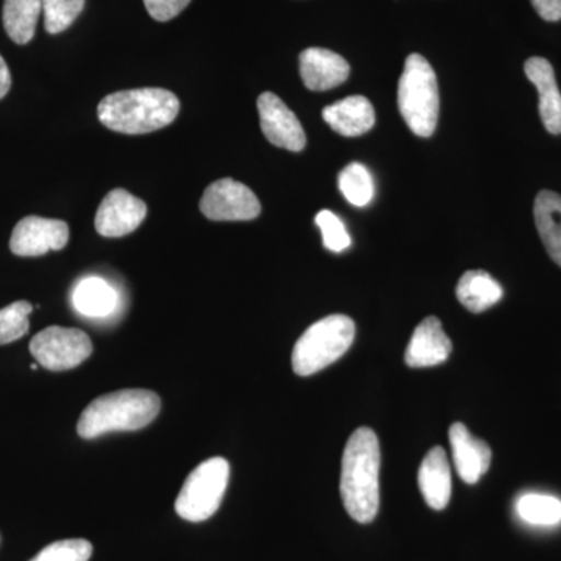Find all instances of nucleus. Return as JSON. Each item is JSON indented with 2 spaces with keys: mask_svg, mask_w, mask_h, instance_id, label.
I'll return each mask as SVG.
<instances>
[{
  "mask_svg": "<svg viewBox=\"0 0 561 561\" xmlns=\"http://www.w3.org/2000/svg\"><path fill=\"white\" fill-rule=\"evenodd\" d=\"M453 343L443 331L437 317H427L413 331L411 342L405 350V364L412 368H430L448 359Z\"/></svg>",
  "mask_w": 561,
  "mask_h": 561,
  "instance_id": "f8f14e48",
  "label": "nucleus"
},
{
  "mask_svg": "<svg viewBox=\"0 0 561 561\" xmlns=\"http://www.w3.org/2000/svg\"><path fill=\"white\" fill-rule=\"evenodd\" d=\"M449 443H451L454 467L461 481L470 485L481 481L491 465L490 446L471 435L467 426L461 423L453 424L449 430Z\"/></svg>",
  "mask_w": 561,
  "mask_h": 561,
  "instance_id": "4468645a",
  "label": "nucleus"
},
{
  "mask_svg": "<svg viewBox=\"0 0 561 561\" xmlns=\"http://www.w3.org/2000/svg\"><path fill=\"white\" fill-rule=\"evenodd\" d=\"M180 101L161 88H139L114 92L99 103V121L110 130L124 135H146L161 130L176 119Z\"/></svg>",
  "mask_w": 561,
  "mask_h": 561,
  "instance_id": "f03ea898",
  "label": "nucleus"
},
{
  "mask_svg": "<svg viewBox=\"0 0 561 561\" xmlns=\"http://www.w3.org/2000/svg\"><path fill=\"white\" fill-rule=\"evenodd\" d=\"M300 73L308 90L328 91L348 80L350 65L335 51L311 47L301 51Z\"/></svg>",
  "mask_w": 561,
  "mask_h": 561,
  "instance_id": "ddd939ff",
  "label": "nucleus"
},
{
  "mask_svg": "<svg viewBox=\"0 0 561 561\" xmlns=\"http://www.w3.org/2000/svg\"><path fill=\"white\" fill-rule=\"evenodd\" d=\"M516 513L530 526L552 527L561 523V501L549 494L527 493L516 501Z\"/></svg>",
  "mask_w": 561,
  "mask_h": 561,
  "instance_id": "4be33fe9",
  "label": "nucleus"
},
{
  "mask_svg": "<svg viewBox=\"0 0 561 561\" xmlns=\"http://www.w3.org/2000/svg\"><path fill=\"white\" fill-rule=\"evenodd\" d=\"M339 187H341L343 197L357 208L367 206L375 195L371 173L360 162H353L343 169L339 175Z\"/></svg>",
  "mask_w": 561,
  "mask_h": 561,
  "instance_id": "5701e85b",
  "label": "nucleus"
},
{
  "mask_svg": "<svg viewBox=\"0 0 561 561\" xmlns=\"http://www.w3.org/2000/svg\"><path fill=\"white\" fill-rule=\"evenodd\" d=\"M72 305L81 316L99 319L114 311L117 295L105 279L91 276L77 284L72 294Z\"/></svg>",
  "mask_w": 561,
  "mask_h": 561,
  "instance_id": "aec40b11",
  "label": "nucleus"
},
{
  "mask_svg": "<svg viewBox=\"0 0 561 561\" xmlns=\"http://www.w3.org/2000/svg\"><path fill=\"white\" fill-rule=\"evenodd\" d=\"M87 0H43L44 27L50 35L68 31L80 16Z\"/></svg>",
  "mask_w": 561,
  "mask_h": 561,
  "instance_id": "b1692460",
  "label": "nucleus"
},
{
  "mask_svg": "<svg viewBox=\"0 0 561 561\" xmlns=\"http://www.w3.org/2000/svg\"><path fill=\"white\" fill-rule=\"evenodd\" d=\"M201 209L209 220L245 221L260 216L261 203L245 184L224 179L206 187Z\"/></svg>",
  "mask_w": 561,
  "mask_h": 561,
  "instance_id": "6e6552de",
  "label": "nucleus"
},
{
  "mask_svg": "<svg viewBox=\"0 0 561 561\" xmlns=\"http://www.w3.org/2000/svg\"><path fill=\"white\" fill-rule=\"evenodd\" d=\"M381 446L370 427L351 435L342 457L341 494L354 522L371 523L379 512Z\"/></svg>",
  "mask_w": 561,
  "mask_h": 561,
  "instance_id": "f257e3e1",
  "label": "nucleus"
},
{
  "mask_svg": "<svg viewBox=\"0 0 561 561\" xmlns=\"http://www.w3.org/2000/svg\"><path fill=\"white\" fill-rule=\"evenodd\" d=\"M316 224L320 228L321 236H323V245L328 250L342 253V251L348 249L351 238L341 217L335 216L331 210L323 209L317 214Z\"/></svg>",
  "mask_w": 561,
  "mask_h": 561,
  "instance_id": "bb28decb",
  "label": "nucleus"
},
{
  "mask_svg": "<svg viewBox=\"0 0 561 561\" xmlns=\"http://www.w3.org/2000/svg\"><path fill=\"white\" fill-rule=\"evenodd\" d=\"M92 545L83 538L51 542L31 561H90Z\"/></svg>",
  "mask_w": 561,
  "mask_h": 561,
  "instance_id": "a878e982",
  "label": "nucleus"
},
{
  "mask_svg": "<svg viewBox=\"0 0 561 561\" xmlns=\"http://www.w3.org/2000/svg\"><path fill=\"white\" fill-rule=\"evenodd\" d=\"M38 365L39 364H32L31 365L32 370H38Z\"/></svg>",
  "mask_w": 561,
  "mask_h": 561,
  "instance_id": "7c9ffc66",
  "label": "nucleus"
},
{
  "mask_svg": "<svg viewBox=\"0 0 561 561\" xmlns=\"http://www.w3.org/2000/svg\"><path fill=\"white\" fill-rule=\"evenodd\" d=\"M261 128L265 138L273 146L290 151H301L306 147V133L300 121L295 116L278 95L264 92L257 99Z\"/></svg>",
  "mask_w": 561,
  "mask_h": 561,
  "instance_id": "9b49d317",
  "label": "nucleus"
},
{
  "mask_svg": "<svg viewBox=\"0 0 561 561\" xmlns=\"http://www.w3.org/2000/svg\"><path fill=\"white\" fill-rule=\"evenodd\" d=\"M161 411L157 393L144 389L114 391L98 398L81 413L77 432L92 440L108 432L139 431L149 426Z\"/></svg>",
  "mask_w": 561,
  "mask_h": 561,
  "instance_id": "7ed1b4c3",
  "label": "nucleus"
},
{
  "mask_svg": "<svg viewBox=\"0 0 561 561\" xmlns=\"http://www.w3.org/2000/svg\"><path fill=\"white\" fill-rule=\"evenodd\" d=\"M356 324L350 317H324L306 330L295 343L291 367L298 376H311L341 359L353 345Z\"/></svg>",
  "mask_w": 561,
  "mask_h": 561,
  "instance_id": "39448f33",
  "label": "nucleus"
},
{
  "mask_svg": "<svg viewBox=\"0 0 561 561\" xmlns=\"http://www.w3.org/2000/svg\"><path fill=\"white\" fill-rule=\"evenodd\" d=\"M398 108L402 119L416 136L430 138L437 128L440 95L437 76L426 58L409 55L400 83H398Z\"/></svg>",
  "mask_w": 561,
  "mask_h": 561,
  "instance_id": "20e7f679",
  "label": "nucleus"
},
{
  "mask_svg": "<svg viewBox=\"0 0 561 561\" xmlns=\"http://www.w3.org/2000/svg\"><path fill=\"white\" fill-rule=\"evenodd\" d=\"M147 217V205L125 190H114L106 194L98 214L95 230L103 238H124L138 230Z\"/></svg>",
  "mask_w": 561,
  "mask_h": 561,
  "instance_id": "9d476101",
  "label": "nucleus"
},
{
  "mask_svg": "<svg viewBox=\"0 0 561 561\" xmlns=\"http://www.w3.org/2000/svg\"><path fill=\"white\" fill-rule=\"evenodd\" d=\"M11 88V73L9 66H7L5 60H3L2 55H0V99L5 98L9 94Z\"/></svg>",
  "mask_w": 561,
  "mask_h": 561,
  "instance_id": "c756f323",
  "label": "nucleus"
},
{
  "mask_svg": "<svg viewBox=\"0 0 561 561\" xmlns=\"http://www.w3.org/2000/svg\"><path fill=\"white\" fill-rule=\"evenodd\" d=\"M323 119L339 135L356 138L375 127L376 114L367 98L351 95L334 105L327 106L323 110Z\"/></svg>",
  "mask_w": 561,
  "mask_h": 561,
  "instance_id": "f3484780",
  "label": "nucleus"
},
{
  "mask_svg": "<svg viewBox=\"0 0 561 561\" xmlns=\"http://www.w3.org/2000/svg\"><path fill=\"white\" fill-rule=\"evenodd\" d=\"M31 353L46 370L68 371L91 356L92 342L76 328L50 327L32 339Z\"/></svg>",
  "mask_w": 561,
  "mask_h": 561,
  "instance_id": "0eeeda50",
  "label": "nucleus"
},
{
  "mask_svg": "<svg viewBox=\"0 0 561 561\" xmlns=\"http://www.w3.org/2000/svg\"><path fill=\"white\" fill-rule=\"evenodd\" d=\"M41 13H43V0H5L2 20L7 35L21 46L31 43L35 36Z\"/></svg>",
  "mask_w": 561,
  "mask_h": 561,
  "instance_id": "412c9836",
  "label": "nucleus"
},
{
  "mask_svg": "<svg viewBox=\"0 0 561 561\" xmlns=\"http://www.w3.org/2000/svg\"><path fill=\"white\" fill-rule=\"evenodd\" d=\"M419 485L424 501L434 511H443L451 501V467L442 446L432 448L421 461Z\"/></svg>",
  "mask_w": 561,
  "mask_h": 561,
  "instance_id": "dca6fc26",
  "label": "nucleus"
},
{
  "mask_svg": "<svg viewBox=\"0 0 561 561\" xmlns=\"http://www.w3.org/2000/svg\"><path fill=\"white\" fill-rule=\"evenodd\" d=\"M457 300L470 312L481 313L501 301V284L490 273L468 271L461 275L456 289Z\"/></svg>",
  "mask_w": 561,
  "mask_h": 561,
  "instance_id": "6ab92c4d",
  "label": "nucleus"
},
{
  "mask_svg": "<svg viewBox=\"0 0 561 561\" xmlns=\"http://www.w3.org/2000/svg\"><path fill=\"white\" fill-rule=\"evenodd\" d=\"M230 481V463L221 457L205 460L191 472L175 502L180 518L202 523L219 511Z\"/></svg>",
  "mask_w": 561,
  "mask_h": 561,
  "instance_id": "423d86ee",
  "label": "nucleus"
},
{
  "mask_svg": "<svg viewBox=\"0 0 561 561\" xmlns=\"http://www.w3.org/2000/svg\"><path fill=\"white\" fill-rule=\"evenodd\" d=\"M534 216L546 251L561 267V195L541 191L535 198Z\"/></svg>",
  "mask_w": 561,
  "mask_h": 561,
  "instance_id": "a211bd4d",
  "label": "nucleus"
},
{
  "mask_svg": "<svg viewBox=\"0 0 561 561\" xmlns=\"http://www.w3.org/2000/svg\"><path fill=\"white\" fill-rule=\"evenodd\" d=\"M524 70L540 94L538 108L546 130L551 135H561V92L551 62L545 58L531 57L524 65Z\"/></svg>",
  "mask_w": 561,
  "mask_h": 561,
  "instance_id": "2eb2a0df",
  "label": "nucleus"
},
{
  "mask_svg": "<svg viewBox=\"0 0 561 561\" xmlns=\"http://www.w3.org/2000/svg\"><path fill=\"white\" fill-rule=\"evenodd\" d=\"M32 312L33 306L28 301H16L0 309V345H9L27 334Z\"/></svg>",
  "mask_w": 561,
  "mask_h": 561,
  "instance_id": "393cba45",
  "label": "nucleus"
},
{
  "mask_svg": "<svg viewBox=\"0 0 561 561\" xmlns=\"http://www.w3.org/2000/svg\"><path fill=\"white\" fill-rule=\"evenodd\" d=\"M192 0H144L147 11L154 21L168 22L186 10Z\"/></svg>",
  "mask_w": 561,
  "mask_h": 561,
  "instance_id": "cd10ccee",
  "label": "nucleus"
},
{
  "mask_svg": "<svg viewBox=\"0 0 561 561\" xmlns=\"http://www.w3.org/2000/svg\"><path fill=\"white\" fill-rule=\"evenodd\" d=\"M531 5L545 21L561 20V0H531Z\"/></svg>",
  "mask_w": 561,
  "mask_h": 561,
  "instance_id": "c85d7f7f",
  "label": "nucleus"
},
{
  "mask_svg": "<svg viewBox=\"0 0 561 561\" xmlns=\"http://www.w3.org/2000/svg\"><path fill=\"white\" fill-rule=\"evenodd\" d=\"M69 227L66 221L25 217L14 227L10 249L16 256H43L49 251H60L68 245Z\"/></svg>",
  "mask_w": 561,
  "mask_h": 561,
  "instance_id": "1a4fd4ad",
  "label": "nucleus"
}]
</instances>
